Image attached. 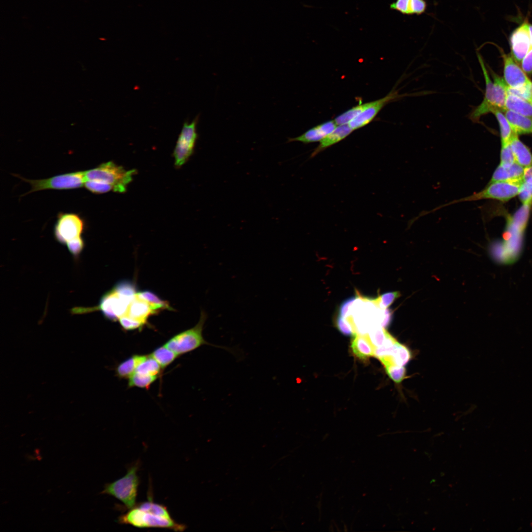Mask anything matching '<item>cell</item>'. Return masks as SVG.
<instances>
[{"mask_svg": "<svg viewBox=\"0 0 532 532\" xmlns=\"http://www.w3.org/2000/svg\"><path fill=\"white\" fill-rule=\"evenodd\" d=\"M133 287L126 281L114 285L102 296L98 306L91 308H74V314L100 311L107 320L116 321L125 313L127 307L135 296Z\"/></svg>", "mask_w": 532, "mask_h": 532, "instance_id": "6da1fadb", "label": "cell"}, {"mask_svg": "<svg viewBox=\"0 0 532 532\" xmlns=\"http://www.w3.org/2000/svg\"><path fill=\"white\" fill-rule=\"evenodd\" d=\"M207 318V313L202 310L199 321L194 327L173 336L164 345L178 356L194 351L204 345L225 349L235 354L236 351L232 348L213 344L205 340L202 332Z\"/></svg>", "mask_w": 532, "mask_h": 532, "instance_id": "7a4b0ae2", "label": "cell"}, {"mask_svg": "<svg viewBox=\"0 0 532 532\" xmlns=\"http://www.w3.org/2000/svg\"><path fill=\"white\" fill-rule=\"evenodd\" d=\"M521 181H498L488 183L482 190L469 196L454 200L437 206L430 210L433 213L446 206L456 203L475 201L483 199H493L502 201H507L518 195Z\"/></svg>", "mask_w": 532, "mask_h": 532, "instance_id": "3957f363", "label": "cell"}, {"mask_svg": "<svg viewBox=\"0 0 532 532\" xmlns=\"http://www.w3.org/2000/svg\"><path fill=\"white\" fill-rule=\"evenodd\" d=\"M135 170H125L122 166L112 162L100 165L97 167L84 171L86 180L97 181L112 185L113 191L124 193L128 185L132 181Z\"/></svg>", "mask_w": 532, "mask_h": 532, "instance_id": "277c9868", "label": "cell"}, {"mask_svg": "<svg viewBox=\"0 0 532 532\" xmlns=\"http://www.w3.org/2000/svg\"><path fill=\"white\" fill-rule=\"evenodd\" d=\"M139 467V462H135L128 468L125 476L114 482L106 484L101 493L116 498L128 509L135 507L139 483L137 473Z\"/></svg>", "mask_w": 532, "mask_h": 532, "instance_id": "5b68a950", "label": "cell"}, {"mask_svg": "<svg viewBox=\"0 0 532 532\" xmlns=\"http://www.w3.org/2000/svg\"><path fill=\"white\" fill-rule=\"evenodd\" d=\"M18 176L31 186V190L23 196L44 190H68L78 188L83 186L86 181L84 171L66 173L48 178L36 180H30Z\"/></svg>", "mask_w": 532, "mask_h": 532, "instance_id": "8992f818", "label": "cell"}, {"mask_svg": "<svg viewBox=\"0 0 532 532\" xmlns=\"http://www.w3.org/2000/svg\"><path fill=\"white\" fill-rule=\"evenodd\" d=\"M85 229L83 219L77 214L61 213L54 228V236L62 244L81 236Z\"/></svg>", "mask_w": 532, "mask_h": 532, "instance_id": "52a82bcc", "label": "cell"}, {"mask_svg": "<svg viewBox=\"0 0 532 532\" xmlns=\"http://www.w3.org/2000/svg\"><path fill=\"white\" fill-rule=\"evenodd\" d=\"M198 118L191 123H184L175 145L173 156L175 165L182 166L192 154L198 137L197 124Z\"/></svg>", "mask_w": 532, "mask_h": 532, "instance_id": "ba28073f", "label": "cell"}, {"mask_svg": "<svg viewBox=\"0 0 532 532\" xmlns=\"http://www.w3.org/2000/svg\"><path fill=\"white\" fill-rule=\"evenodd\" d=\"M414 94H399L394 89L384 97L379 100L366 102V107L356 117L348 124L354 131L365 126L371 122L383 107L388 103L402 98L410 96Z\"/></svg>", "mask_w": 532, "mask_h": 532, "instance_id": "9c48e42d", "label": "cell"}, {"mask_svg": "<svg viewBox=\"0 0 532 532\" xmlns=\"http://www.w3.org/2000/svg\"><path fill=\"white\" fill-rule=\"evenodd\" d=\"M477 57L485 78L486 87L483 100L469 113V118L473 122H478L481 116L491 113L493 110L497 108L493 82L490 77L481 56L477 53Z\"/></svg>", "mask_w": 532, "mask_h": 532, "instance_id": "30bf717a", "label": "cell"}, {"mask_svg": "<svg viewBox=\"0 0 532 532\" xmlns=\"http://www.w3.org/2000/svg\"><path fill=\"white\" fill-rule=\"evenodd\" d=\"M498 47L503 62V79L507 86L512 89H519L532 83L511 54H505L501 48Z\"/></svg>", "mask_w": 532, "mask_h": 532, "instance_id": "8fae6325", "label": "cell"}, {"mask_svg": "<svg viewBox=\"0 0 532 532\" xmlns=\"http://www.w3.org/2000/svg\"><path fill=\"white\" fill-rule=\"evenodd\" d=\"M133 521L134 527L140 528H163L175 532H182L186 528L185 525L178 523L172 518L167 519L156 516L146 512L138 507L135 510Z\"/></svg>", "mask_w": 532, "mask_h": 532, "instance_id": "7c38bea8", "label": "cell"}, {"mask_svg": "<svg viewBox=\"0 0 532 532\" xmlns=\"http://www.w3.org/2000/svg\"><path fill=\"white\" fill-rule=\"evenodd\" d=\"M529 24L527 19L524 20L512 32L509 37L511 55L518 63L521 62L531 48Z\"/></svg>", "mask_w": 532, "mask_h": 532, "instance_id": "4fadbf2b", "label": "cell"}, {"mask_svg": "<svg viewBox=\"0 0 532 532\" xmlns=\"http://www.w3.org/2000/svg\"><path fill=\"white\" fill-rule=\"evenodd\" d=\"M336 127V124L334 120L328 121L307 130L298 137L289 138L288 141H300L304 143L320 141Z\"/></svg>", "mask_w": 532, "mask_h": 532, "instance_id": "5bb4252c", "label": "cell"}, {"mask_svg": "<svg viewBox=\"0 0 532 532\" xmlns=\"http://www.w3.org/2000/svg\"><path fill=\"white\" fill-rule=\"evenodd\" d=\"M154 314L156 313L148 303L139 298L136 293L130 302L124 315L146 325L148 318Z\"/></svg>", "mask_w": 532, "mask_h": 532, "instance_id": "9a60e30c", "label": "cell"}, {"mask_svg": "<svg viewBox=\"0 0 532 532\" xmlns=\"http://www.w3.org/2000/svg\"><path fill=\"white\" fill-rule=\"evenodd\" d=\"M525 168L514 163L508 167L499 165L495 170L488 183L498 181L523 182Z\"/></svg>", "mask_w": 532, "mask_h": 532, "instance_id": "2e32d148", "label": "cell"}, {"mask_svg": "<svg viewBox=\"0 0 532 532\" xmlns=\"http://www.w3.org/2000/svg\"><path fill=\"white\" fill-rule=\"evenodd\" d=\"M513 133L517 135L532 133V118L509 110L502 111Z\"/></svg>", "mask_w": 532, "mask_h": 532, "instance_id": "e0dca14e", "label": "cell"}, {"mask_svg": "<svg viewBox=\"0 0 532 532\" xmlns=\"http://www.w3.org/2000/svg\"><path fill=\"white\" fill-rule=\"evenodd\" d=\"M353 131L348 124L338 125L332 133L320 141V144L314 150L311 157L315 156L322 150L344 139Z\"/></svg>", "mask_w": 532, "mask_h": 532, "instance_id": "ac0fdd59", "label": "cell"}, {"mask_svg": "<svg viewBox=\"0 0 532 532\" xmlns=\"http://www.w3.org/2000/svg\"><path fill=\"white\" fill-rule=\"evenodd\" d=\"M351 340V348L354 354L360 359L365 360L374 356L375 347L366 334L355 333Z\"/></svg>", "mask_w": 532, "mask_h": 532, "instance_id": "d6986e66", "label": "cell"}, {"mask_svg": "<svg viewBox=\"0 0 532 532\" xmlns=\"http://www.w3.org/2000/svg\"><path fill=\"white\" fill-rule=\"evenodd\" d=\"M510 145L515 163L524 168L528 167L532 165V154L529 148L519 139L517 134H514L510 140Z\"/></svg>", "mask_w": 532, "mask_h": 532, "instance_id": "ffe728a7", "label": "cell"}, {"mask_svg": "<svg viewBox=\"0 0 532 532\" xmlns=\"http://www.w3.org/2000/svg\"><path fill=\"white\" fill-rule=\"evenodd\" d=\"M410 359L411 353L408 348L397 341L390 355L380 362L384 366L388 365L404 366Z\"/></svg>", "mask_w": 532, "mask_h": 532, "instance_id": "44dd1931", "label": "cell"}, {"mask_svg": "<svg viewBox=\"0 0 532 532\" xmlns=\"http://www.w3.org/2000/svg\"><path fill=\"white\" fill-rule=\"evenodd\" d=\"M504 110H511L532 118V103L513 94L507 93Z\"/></svg>", "mask_w": 532, "mask_h": 532, "instance_id": "7402d4cb", "label": "cell"}, {"mask_svg": "<svg viewBox=\"0 0 532 532\" xmlns=\"http://www.w3.org/2000/svg\"><path fill=\"white\" fill-rule=\"evenodd\" d=\"M147 355H133L119 364L116 368V376L120 379L129 378L135 371L137 366Z\"/></svg>", "mask_w": 532, "mask_h": 532, "instance_id": "603a6c76", "label": "cell"}, {"mask_svg": "<svg viewBox=\"0 0 532 532\" xmlns=\"http://www.w3.org/2000/svg\"><path fill=\"white\" fill-rule=\"evenodd\" d=\"M490 72L494 80L496 107L503 111L505 109V103L507 95V85L503 78L492 70Z\"/></svg>", "mask_w": 532, "mask_h": 532, "instance_id": "cb8c5ba5", "label": "cell"}, {"mask_svg": "<svg viewBox=\"0 0 532 532\" xmlns=\"http://www.w3.org/2000/svg\"><path fill=\"white\" fill-rule=\"evenodd\" d=\"M137 296L147 301L155 313L157 314L163 310L173 311L174 309L168 302L160 298L155 293L150 291L137 292Z\"/></svg>", "mask_w": 532, "mask_h": 532, "instance_id": "d4e9b609", "label": "cell"}, {"mask_svg": "<svg viewBox=\"0 0 532 532\" xmlns=\"http://www.w3.org/2000/svg\"><path fill=\"white\" fill-rule=\"evenodd\" d=\"M523 205H531L532 203V165L525 168L522 183L518 193Z\"/></svg>", "mask_w": 532, "mask_h": 532, "instance_id": "484cf974", "label": "cell"}, {"mask_svg": "<svg viewBox=\"0 0 532 532\" xmlns=\"http://www.w3.org/2000/svg\"><path fill=\"white\" fill-rule=\"evenodd\" d=\"M491 113L496 116L499 124L501 145L509 144L514 133L503 112L500 109L496 108Z\"/></svg>", "mask_w": 532, "mask_h": 532, "instance_id": "4316f807", "label": "cell"}, {"mask_svg": "<svg viewBox=\"0 0 532 532\" xmlns=\"http://www.w3.org/2000/svg\"><path fill=\"white\" fill-rule=\"evenodd\" d=\"M150 355L157 361L163 369L171 364L178 356L165 345L156 348Z\"/></svg>", "mask_w": 532, "mask_h": 532, "instance_id": "83f0119b", "label": "cell"}, {"mask_svg": "<svg viewBox=\"0 0 532 532\" xmlns=\"http://www.w3.org/2000/svg\"><path fill=\"white\" fill-rule=\"evenodd\" d=\"M162 368L157 361L150 355L137 366L135 372L147 375L157 376L161 371Z\"/></svg>", "mask_w": 532, "mask_h": 532, "instance_id": "f1b7e54d", "label": "cell"}, {"mask_svg": "<svg viewBox=\"0 0 532 532\" xmlns=\"http://www.w3.org/2000/svg\"><path fill=\"white\" fill-rule=\"evenodd\" d=\"M135 506L146 512L160 517L171 519L169 511L165 505L155 503L151 499L141 502Z\"/></svg>", "mask_w": 532, "mask_h": 532, "instance_id": "f546056e", "label": "cell"}, {"mask_svg": "<svg viewBox=\"0 0 532 532\" xmlns=\"http://www.w3.org/2000/svg\"><path fill=\"white\" fill-rule=\"evenodd\" d=\"M389 333L384 328L380 325H375L369 329L366 335L376 349L383 344Z\"/></svg>", "mask_w": 532, "mask_h": 532, "instance_id": "4dcf8cb0", "label": "cell"}, {"mask_svg": "<svg viewBox=\"0 0 532 532\" xmlns=\"http://www.w3.org/2000/svg\"><path fill=\"white\" fill-rule=\"evenodd\" d=\"M157 378V376L143 375L134 372L129 378L128 387L148 389Z\"/></svg>", "mask_w": 532, "mask_h": 532, "instance_id": "1f68e13d", "label": "cell"}, {"mask_svg": "<svg viewBox=\"0 0 532 532\" xmlns=\"http://www.w3.org/2000/svg\"><path fill=\"white\" fill-rule=\"evenodd\" d=\"M366 107V103L354 106L341 114L337 116L334 120L336 125L348 124L356 117Z\"/></svg>", "mask_w": 532, "mask_h": 532, "instance_id": "d6a6232c", "label": "cell"}, {"mask_svg": "<svg viewBox=\"0 0 532 532\" xmlns=\"http://www.w3.org/2000/svg\"><path fill=\"white\" fill-rule=\"evenodd\" d=\"M400 296V294L398 291L389 292L383 294L372 300L378 307L385 309L388 308Z\"/></svg>", "mask_w": 532, "mask_h": 532, "instance_id": "836d02e7", "label": "cell"}, {"mask_svg": "<svg viewBox=\"0 0 532 532\" xmlns=\"http://www.w3.org/2000/svg\"><path fill=\"white\" fill-rule=\"evenodd\" d=\"M389 377L396 383H399L405 378L406 369L404 366L388 365L384 366Z\"/></svg>", "mask_w": 532, "mask_h": 532, "instance_id": "e575fe53", "label": "cell"}, {"mask_svg": "<svg viewBox=\"0 0 532 532\" xmlns=\"http://www.w3.org/2000/svg\"><path fill=\"white\" fill-rule=\"evenodd\" d=\"M84 186L88 190L94 194H103L111 190L113 191V187L112 185L97 181L86 180L84 182Z\"/></svg>", "mask_w": 532, "mask_h": 532, "instance_id": "d590c367", "label": "cell"}, {"mask_svg": "<svg viewBox=\"0 0 532 532\" xmlns=\"http://www.w3.org/2000/svg\"><path fill=\"white\" fill-rule=\"evenodd\" d=\"M515 163L514 157L510 143L505 145H501L499 165L503 167H508Z\"/></svg>", "mask_w": 532, "mask_h": 532, "instance_id": "8d00e7d4", "label": "cell"}, {"mask_svg": "<svg viewBox=\"0 0 532 532\" xmlns=\"http://www.w3.org/2000/svg\"><path fill=\"white\" fill-rule=\"evenodd\" d=\"M118 321L122 329L127 331L141 329L145 325L139 321L124 315L121 317Z\"/></svg>", "mask_w": 532, "mask_h": 532, "instance_id": "74e56055", "label": "cell"}, {"mask_svg": "<svg viewBox=\"0 0 532 532\" xmlns=\"http://www.w3.org/2000/svg\"><path fill=\"white\" fill-rule=\"evenodd\" d=\"M66 245L70 253L76 258L82 252L85 244L83 238L80 236L68 241Z\"/></svg>", "mask_w": 532, "mask_h": 532, "instance_id": "f35d334b", "label": "cell"}, {"mask_svg": "<svg viewBox=\"0 0 532 532\" xmlns=\"http://www.w3.org/2000/svg\"><path fill=\"white\" fill-rule=\"evenodd\" d=\"M410 2L411 0H395L390 4V8L403 15H411Z\"/></svg>", "mask_w": 532, "mask_h": 532, "instance_id": "ab89813d", "label": "cell"}, {"mask_svg": "<svg viewBox=\"0 0 532 532\" xmlns=\"http://www.w3.org/2000/svg\"><path fill=\"white\" fill-rule=\"evenodd\" d=\"M335 326L343 335H354V332L350 322L346 319L338 316L335 320Z\"/></svg>", "mask_w": 532, "mask_h": 532, "instance_id": "60d3db41", "label": "cell"}, {"mask_svg": "<svg viewBox=\"0 0 532 532\" xmlns=\"http://www.w3.org/2000/svg\"><path fill=\"white\" fill-rule=\"evenodd\" d=\"M427 6L428 4L426 0H411V15H420L424 13L427 10Z\"/></svg>", "mask_w": 532, "mask_h": 532, "instance_id": "b9f144b4", "label": "cell"}, {"mask_svg": "<svg viewBox=\"0 0 532 532\" xmlns=\"http://www.w3.org/2000/svg\"><path fill=\"white\" fill-rule=\"evenodd\" d=\"M521 68L527 75L532 74V47L523 58L521 62Z\"/></svg>", "mask_w": 532, "mask_h": 532, "instance_id": "7bdbcfd3", "label": "cell"}, {"mask_svg": "<svg viewBox=\"0 0 532 532\" xmlns=\"http://www.w3.org/2000/svg\"><path fill=\"white\" fill-rule=\"evenodd\" d=\"M356 298L357 297H351L343 301L339 306L338 315L344 318L348 317L349 314L350 308Z\"/></svg>", "mask_w": 532, "mask_h": 532, "instance_id": "ee69618b", "label": "cell"}, {"mask_svg": "<svg viewBox=\"0 0 532 532\" xmlns=\"http://www.w3.org/2000/svg\"><path fill=\"white\" fill-rule=\"evenodd\" d=\"M393 312L389 309L386 308L384 309V316L383 320L381 323V327L385 328L388 327L392 320Z\"/></svg>", "mask_w": 532, "mask_h": 532, "instance_id": "f6af8a7d", "label": "cell"}, {"mask_svg": "<svg viewBox=\"0 0 532 532\" xmlns=\"http://www.w3.org/2000/svg\"><path fill=\"white\" fill-rule=\"evenodd\" d=\"M528 28L530 37L531 47H532V24L529 23Z\"/></svg>", "mask_w": 532, "mask_h": 532, "instance_id": "bcb514c9", "label": "cell"}, {"mask_svg": "<svg viewBox=\"0 0 532 532\" xmlns=\"http://www.w3.org/2000/svg\"></svg>", "mask_w": 532, "mask_h": 532, "instance_id": "7dc6e473", "label": "cell"}]
</instances>
